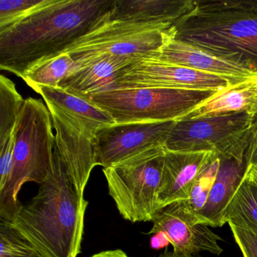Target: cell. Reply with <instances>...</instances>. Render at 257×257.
Here are the masks:
<instances>
[{
	"label": "cell",
	"instance_id": "8fae6325",
	"mask_svg": "<svg viewBox=\"0 0 257 257\" xmlns=\"http://www.w3.org/2000/svg\"><path fill=\"white\" fill-rule=\"evenodd\" d=\"M55 128V144L81 194L91 171L97 166L94 134L87 130L77 119L53 105L46 103Z\"/></svg>",
	"mask_w": 257,
	"mask_h": 257
},
{
	"label": "cell",
	"instance_id": "7a4b0ae2",
	"mask_svg": "<svg viewBox=\"0 0 257 257\" xmlns=\"http://www.w3.org/2000/svg\"><path fill=\"white\" fill-rule=\"evenodd\" d=\"M88 204L54 144L50 169L38 193L11 220L4 221L43 256L76 257Z\"/></svg>",
	"mask_w": 257,
	"mask_h": 257
},
{
	"label": "cell",
	"instance_id": "83f0119b",
	"mask_svg": "<svg viewBox=\"0 0 257 257\" xmlns=\"http://www.w3.org/2000/svg\"><path fill=\"white\" fill-rule=\"evenodd\" d=\"M244 159L245 167L257 165V117L251 127L250 132H249Z\"/></svg>",
	"mask_w": 257,
	"mask_h": 257
},
{
	"label": "cell",
	"instance_id": "44dd1931",
	"mask_svg": "<svg viewBox=\"0 0 257 257\" xmlns=\"http://www.w3.org/2000/svg\"><path fill=\"white\" fill-rule=\"evenodd\" d=\"M76 62L68 53L41 60L29 67L22 79L34 89L37 86L59 87Z\"/></svg>",
	"mask_w": 257,
	"mask_h": 257
},
{
	"label": "cell",
	"instance_id": "8992f818",
	"mask_svg": "<svg viewBox=\"0 0 257 257\" xmlns=\"http://www.w3.org/2000/svg\"><path fill=\"white\" fill-rule=\"evenodd\" d=\"M214 91L140 88L108 90L85 96L115 123L179 121Z\"/></svg>",
	"mask_w": 257,
	"mask_h": 257
},
{
	"label": "cell",
	"instance_id": "603a6c76",
	"mask_svg": "<svg viewBox=\"0 0 257 257\" xmlns=\"http://www.w3.org/2000/svg\"><path fill=\"white\" fill-rule=\"evenodd\" d=\"M219 165L220 159L216 154L213 155L208 163L198 174L194 183L189 199L180 201L183 209L189 214L192 215L197 222V214L207 202L209 194L216 180Z\"/></svg>",
	"mask_w": 257,
	"mask_h": 257
},
{
	"label": "cell",
	"instance_id": "d6986e66",
	"mask_svg": "<svg viewBox=\"0 0 257 257\" xmlns=\"http://www.w3.org/2000/svg\"><path fill=\"white\" fill-rule=\"evenodd\" d=\"M33 90L40 94L46 103L53 105L74 117L94 135L101 127L115 123L106 111L86 97L73 94L60 87L37 86Z\"/></svg>",
	"mask_w": 257,
	"mask_h": 257
},
{
	"label": "cell",
	"instance_id": "5b68a950",
	"mask_svg": "<svg viewBox=\"0 0 257 257\" xmlns=\"http://www.w3.org/2000/svg\"><path fill=\"white\" fill-rule=\"evenodd\" d=\"M166 151L165 147H153L103 168L109 195L126 220L153 221Z\"/></svg>",
	"mask_w": 257,
	"mask_h": 257
},
{
	"label": "cell",
	"instance_id": "9c48e42d",
	"mask_svg": "<svg viewBox=\"0 0 257 257\" xmlns=\"http://www.w3.org/2000/svg\"><path fill=\"white\" fill-rule=\"evenodd\" d=\"M233 84L222 76L171 64L154 56H144L135 58L109 90L164 88L217 92Z\"/></svg>",
	"mask_w": 257,
	"mask_h": 257
},
{
	"label": "cell",
	"instance_id": "484cf974",
	"mask_svg": "<svg viewBox=\"0 0 257 257\" xmlns=\"http://www.w3.org/2000/svg\"><path fill=\"white\" fill-rule=\"evenodd\" d=\"M15 133L0 141V191L5 188L11 175L14 155Z\"/></svg>",
	"mask_w": 257,
	"mask_h": 257
},
{
	"label": "cell",
	"instance_id": "9a60e30c",
	"mask_svg": "<svg viewBox=\"0 0 257 257\" xmlns=\"http://www.w3.org/2000/svg\"><path fill=\"white\" fill-rule=\"evenodd\" d=\"M136 58L103 56L76 64L60 83V88L85 96L110 89L121 72Z\"/></svg>",
	"mask_w": 257,
	"mask_h": 257
},
{
	"label": "cell",
	"instance_id": "ffe728a7",
	"mask_svg": "<svg viewBox=\"0 0 257 257\" xmlns=\"http://www.w3.org/2000/svg\"><path fill=\"white\" fill-rule=\"evenodd\" d=\"M223 222L257 235V186L246 177L227 206Z\"/></svg>",
	"mask_w": 257,
	"mask_h": 257
},
{
	"label": "cell",
	"instance_id": "5bb4252c",
	"mask_svg": "<svg viewBox=\"0 0 257 257\" xmlns=\"http://www.w3.org/2000/svg\"><path fill=\"white\" fill-rule=\"evenodd\" d=\"M154 57L171 64L222 76L234 84L257 76V73L243 66L221 59L190 45L174 40L171 34L160 52Z\"/></svg>",
	"mask_w": 257,
	"mask_h": 257
},
{
	"label": "cell",
	"instance_id": "f1b7e54d",
	"mask_svg": "<svg viewBox=\"0 0 257 257\" xmlns=\"http://www.w3.org/2000/svg\"><path fill=\"white\" fill-rule=\"evenodd\" d=\"M170 243L167 236L163 233H156L152 237L150 240L151 247L155 249H160L165 246H168Z\"/></svg>",
	"mask_w": 257,
	"mask_h": 257
},
{
	"label": "cell",
	"instance_id": "277c9868",
	"mask_svg": "<svg viewBox=\"0 0 257 257\" xmlns=\"http://www.w3.org/2000/svg\"><path fill=\"white\" fill-rule=\"evenodd\" d=\"M52 116L40 100L28 97L14 129L13 165L8 183L0 191V217L10 221L22 204L19 194L28 182L42 184L47 177L55 144Z\"/></svg>",
	"mask_w": 257,
	"mask_h": 257
},
{
	"label": "cell",
	"instance_id": "52a82bcc",
	"mask_svg": "<svg viewBox=\"0 0 257 257\" xmlns=\"http://www.w3.org/2000/svg\"><path fill=\"white\" fill-rule=\"evenodd\" d=\"M256 117L231 112L176 121L165 143L169 151L210 152L219 159L243 164L249 132Z\"/></svg>",
	"mask_w": 257,
	"mask_h": 257
},
{
	"label": "cell",
	"instance_id": "3957f363",
	"mask_svg": "<svg viewBox=\"0 0 257 257\" xmlns=\"http://www.w3.org/2000/svg\"><path fill=\"white\" fill-rule=\"evenodd\" d=\"M171 34L257 73V0L194 1L171 26Z\"/></svg>",
	"mask_w": 257,
	"mask_h": 257
},
{
	"label": "cell",
	"instance_id": "7402d4cb",
	"mask_svg": "<svg viewBox=\"0 0 257 257\" xmlns=\"http://www.w3.org/2000/svg\"><path fill=\"white\" fill-rule=\"evenodd\" d=\"M25 104L16 85L4 75L0 76V141L11 135Z\"/></svg>",
	"mask_w": 257,
	"mask_h": 257
},
{
	"label": "cell",
	"instance_id": "d4e9b609",
	"mask_svg": "<svg viewBox=\"0 0 257 257\" xmlns=\"http://www.w3.org/2000/svg\"><path fill=\"white\" fill-rule=\"evenodd\" d=\"M0 257H31L35 248L5 221L0 224Z\"/></svg>",
	"mask_w": 257,
	"mask_h": 257
},
{
	"label": "cell",
	"instance_id": "e0dca14e",
	"mask_svg": "<svg viewBox=\"0 0 257 257\" xmlns=\"http://www.w3.org/2000/svg\"><path fill=\"white\" fill-rule=\"evenodd\" d=\"M239 112H248L257 117V76L228 85L215 92L181 119H198Z\"/></svg>",
	"mask_w": 257,
	"mask_h": 257
},
{
	"label": "cell",
	"instance_id": "cb8c5ba5",
	"mask_svg": "<svg viewBox=\"0 0 257 257\" xmlns=\"http://www.w3.org/2000/svg\"><path fill=\"white\" fill-rule=\"evenodd\" d=\"M49 0H0V32L23 20Z\"/></svg>",
	"mask_w": 257,
	"mask_h": 257
},
{
	"label": "cell",
	"instance_id": "2e32d148",
	"mask_svg": "<svg viewBox=\"0 0 257 257\" xmlns=\"http://www.w3.org/2000/svg\"><path fill=\"white\" fill-rule=\"evenodd\" d=\"M192 0H113L109 20L174 25L193 7Z\"/></svg>",
	"mask_w": 257,
	"mask_h": 257
},
{
	"label": "cell",
	"instance_id": "4316f807",
	"mask_svg": "<svg viewBox=\"0 0 257 257\" xmlns=\"http://www.w3.org/2000/svg\"><path fill=\"white\" fill-rule=\"evenodd\" d=\"M229 226L243 257H257L256 234L233 225Z\"/></svg>",
	"mask_w": 257,
	"mask_h": 257
},
{
	"label": "cell",
	"instance_id": "6da1fadb",
	"mask_svg": "<svg viewBox=\"0 0 257 257\" xmlns=\"http://www.w3.org/2000/svg\"><path fill=\"white\" fill-rule=\"evenodd\" d=\"M113 0H49L0 32V68L22 78L31 66L63 53L109 19Z\"/></svg>",
	"mask_w": 257,
	"mask_h": 257
},
{
	"label": "cell",
	"instance_id": "30bf717a",
	"mask_svg": "<svg viewBox=\"0 0 257 257\" xmlns=\"http://www.w3.org/2000/svg\"><path fill=\"white\" fill-rule=\"evenodd\" d=\"M175 123H115L101 127L94 138L96 164L108 168L149 149L165 147Z\"/></svg>",
	"mask_w": 257,
	"mask_h": 257
},
{
	"label": "cell",
	"instance_id": "1f68e13d",
	"mask_svg": "<svg viewBox=\"0 0 257 257\" xmlns=\"http://www.w3.org/2000/svg\"><path fill=\"white\" fill-rule=\"evenodd\" d=\"M157 257H199L194 255H186V254L176 253L174 252H165Z\"/></svg>",
	"mask_w": 257,
	"mask_h": 257
},
{
	"label": "cell",
	"instance_id": "d6a6232c",
	"mask_svg": "<svg viewBox=\"0 0 257 257\" xmlns=\"http://www.w3.org/2000/svg\"><path fill=\"white\" fill-rule=\"evenodd\" d=\"M31 257H44V256H43V255H40V254H39L38 252H36L35 253L33 254V255H31Z\"/></svg>",
	"mask_w": 257,
	"mask_h": 257
},
{
	"label": "cell",
	"instance_id": "f546056e",
	"mask_svg": "<svg viewBox=\"0 0 257 257\" xmlns=\"http://www.w3.org/2000/svg\"><path fill=\"white\" fill-rule=\"evenodd\" d=\"M91 257H130L121 249H109L94 254Z\"/></svg>",
	"mask_w": 257,
	"mask_h": 257
},
{
	"label": "cell",
	"instance_id": "7c38bea8",
	"mask_svg": "<svg viewBox=\"0 0 257 257\" xmlns=\"http://www.w3.org/2000/svg\"><path fill=\"white\" fill-rule=\"evenodd\" d=\"M152 222L153 226L149 234H165L176 253L194 255L208 252L219 255L222 252L219 244L221 237L207 225L198 224L183 209L180 201L158 210Z\"/></svg>",
	"mask_w": 257,
	"mask_h": 257
},
{
	"label": "cell",
	"instance_id": "4fadbf2b",
	"mask_svg": "<svg viewBox=\"0 0 257 257\" xmlns=\"http://www.w3.org/2000/svg\"><path fill=\"white\" fill-rule=\"evenodd\" d=\"M213 155L210 152L167 150L158 193L159 210L173 203L189 199L198 174Z\"/></svg>",
	"mask_w": 257,
	"mask_h": 257
},
{
	"label": "cell",
	"instance_id": "ba28073f",
	"mask_svg": "<svg viewBox=\"0 0 257 257\" xmlns=\"http://www.w3.org/2000/svg\"><path fill=\"white\" fill-rule=\"evenodd\" d=\"M173 25L106 20L69 46L76 64L103 56H155L171 37Z\"/></svg>",
	"mask_w": 257,
	"mask_h": 257
},
{
	"label": "cell",
	"instance_id": "4dcf8cb0",
	"mask_svg": "<svg viewBox=\"0 0 257 257\" xmlns=\"http://www.w3.org/2000/svg\"><path fill=\"white\" fill-rule=\"evenodd\" d=\"M243 177L257 186V165H249L245 168Z\"/></svg>",
	"mask_w": 257,
	"mask_h": 257
},
{
	"label": "cell",
	"instance_id": "ac0fdd59",
	"mask_svg": "<svg viewBox=\"0 0 257 257\" xmlns=\"http://www.w3.org/2000/svg\"><path fill=\"white\" fill-rule=\"evenodd\" d=\"M246 167L232 159H220L219 171L204 207L197 214L199 224L222 227L227 206L238 188Z\"/></svg>",
	"mask_w": 257,
	"mask_h": 257
}]
</instances>
